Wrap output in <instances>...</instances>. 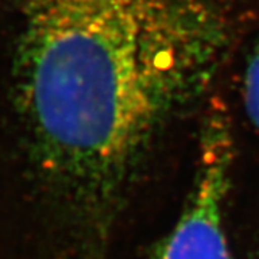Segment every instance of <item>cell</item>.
Here are the masks:
<instances>
[{
  "mask_svg": "<svg viewBox=\"0 0 259 259\" xmlns=\"http://www.w3.org/2000/svg\"><path fill=\"white\" fill-rule=\"evenodd\" d=\"M226 44L200 0H25L13 64L25 259H108L136 173Z\"/></svg>",
  "mask_w": 259,
  "mask_h": 259,
  "instance_id": "obj_1",
  "label": "cell"
},
{
  "mask_svg": "<svg viewBox=\"0 0 259 259\" xmlns=\"http://www.w3.org/2000/svg\"><path fill=\"white\" fill-rule=\"evenodd\" d=\"M233 154L229 117L214 102L202 125L192 192L173 231L153 259H232L225 232V206Z\"/></svg>",
  "mask_w": 259,
  "mask_h": 259,
  "instance_id": "obj_2",
  "label": "cell"
},
{
  "mask_svg": "<svg viewBox=\"0 0 259 259\" xmlns=\"http://www.w3.org/2000/svg\"><path fill=\"white\" fill-rule=\"evenodd\" d=\"M243 100L248 118L259 133V42L253 49L246 66Z\"/></svg>",
  "mask_w": 259,
  "mask_h": 259,
  "instance_id": "obj_3",
  "label": "cell"
}]
</instances>
